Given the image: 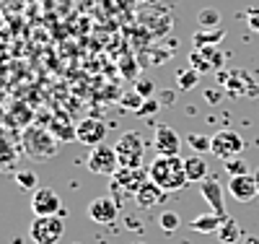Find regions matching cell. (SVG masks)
<instances>
[{
    "instance_id": "e0dca14e",
    "label": "cell",
    "mask_w": 259,
    "mask_h": 244,
    "mask_svg": "<svg viewBox=\"0 0 259 244\" xmlns=\"http://www.w3.org/2000/svg\"><path fill=\"white\" fill-rule=\"evenodd\" d=\"M239 236H241L239 224H236L233 218H223V224H221V229H218V239H221L223 244H233Z\"/></svg>"
},
{
    "instance_id": "83f0119b",
    "label": "cell",
    "mask_w": 259,
    "mask_h": 244,
    "mask_svg": "<svg viewBox=\"0 0 259 244\" xmlns=\"http://www.w3.org/2000/svg\"><path fill=\"white\" fill-rule=\"evenodd\" d=\"M246 244H259V241H256V239H249V241H246Z\"/></svg>"
},
{
    "instance_id": "5b68a950",
    "label": "cell",
    "mask_w": 259,
    "mask_h": 244,
    "mask_svg": "<svg viewBox=\"0 0 259 244\" xmlns=\"http://www.w3.org/2000/svg\"><path fill=\"white\" fill-rule=\"evenodd\" d=\"M244 148H246L244 138L239 135V132H233V130H221V132H215V135L210 138V153L215 159H223V161L239 159L244 153Z\"/></svg>"
},
{
    "instance_id": "277c9868",
    "label": "cell",
    "mask_w": 259,
    "mask_h": 244,
    "mask_svg": "<svg viewBox=\"0 0 259 244\" xmlns=\"http://www.w3.org/2000/svg\"><path fill=\"white\" fill-rule=\"evenodd\" d=\"M65 234V221L60 216H36L29 226L34 244H57Z\"/></svg>"
},
{
    "instance_id": "ba28073f",
    "label": "cell",
    "mask_w": 259,
    "mask_h": 244,
    "mask_svg": "<svg viewBox=\"0 0 259 244\" xmlns=\"http://www.w3.org/2000/svg\"><path fill=\"white\" fill-rule=\"evenodd\" d=\"M153 148L158 156H179L182 151V135L166 122H158L153 127Z\"/></svg>"
},
{
    "instance_id": "7a4b0ae2",
    "label": "cell",
    "mask_w": 259,
    "mask_h": 244,
    "mask_svg": "<svg viewBox=\"0 0 259 244\" xmlns=\"http://www.w3.org/2000/svg\"><path fill=\"white\" fill-rule=\"evenodd\" d=\"M114 151L119 159V169H140L145 159V141L138 130H127L117 138Z\"/></svg>"
},
{
    "instance_id": "3957f363",
    "label": "cell",
    "mask_w": 259,
    "mask_h": 244,
    "mask_svg": "<svg viewBox=\"0 0 259 244\" xmlns=\"http://www.w3.org/2000/svg\"><path fill=\"white\" fill-rule=\"evenodd\" d=\"M57 141L50 130L45 127H29L24 132V151L29 153V159H36V161H45L50 156L57 153Z\"/></svg>"
},
{
    "instance_id": "52a82bcc",
    "label": "cell",
    "mask_w": 259,
    "mask_h": 244,
    "mask_svg": "<svg viewBox=\"0 0 259 244\" xmlns=\"http://www.w3.org/2000/svg\"><path fill=\"white\" fill-rule=\"evenodd\" d=\"M106 132H109V127H106L104 120H99V117H85V120H80V122L75 125V141H78L80 146L94 148V146H101V143L106 141Z\"/></svg>"
},
{
    "instance_id": "6da1fadb",
    "label": "cell",
    "mask_w": 259,
    "mask_h": 244,
    "mask_svg": "<svg viewBox=\"0 0 259 244\" xmlns=\"http://www.w3.org/2000/svg\"><path fill=\"white\" fill-rule=\"evenodd\" d=\"M148 177L163 192H179L189 185L184 159H179V156H156L153 164L148 166Z\"/></svg>"
},
{
    "instance_id": "603a6c76",
    "label": "cell",
    "mask_w": 259,
    "mask_h": 244,
    "mask_svg": "<svg viewBox=\"0 0 259 244\" xmlns=\"http://www.w3.org/2000/svg\"><path fill=\"white\" fill-rule=\"evenodd\" d=\"M226 171H228L231 177H239V174H249V171H246V164H244L241 159H231V161H226Z\"/></svg>"
},
{
    "instance_id": "ffe728a7",
    "label": "cell",
    "mask_w": 259,
    "mask_h": 244,
    "mask_svg": "<svg viewBox=\"0 0 259 244\" xmlns=\"http://www.w3.org/2000/svg\"><path fill=\"white\" fill-rule=\"evenodd\" d=\"M36 174L31 171V169H21V171H16V185L21 187V190H36Z\"/></svg>"
},
{
    "instance_id": "ac0fdd59",
    "label": "cell",
    "mask_w": 259,
    "mask_h": 244,
    "mask_svg": "<svg viewBox=\"0 0 259 244\" xmlns=\"http://www.w3.org/2000/svg\"><path fill=\"white\" fill-rule=\"evenodd\" d=\"M223 37H226L223 29H218V31H197V34H194V47H197V50H202V47H215V44H218Z\"/></svg>"
},
{
    "instance_id": "30bf717a",
    "label": "cell",
    "mask_w": 259,
    "mask_h": 244,
    "mask_svg": "<svg viewBox=\"0 0 259 244\" xmlns=\"http://www.w3.org/2000/svg\"><path fill=\"white\" fill-rule=\"evenodd\" d=\"M150 180L148 177V169H119L114 177H112V187L117 190V192H133V195H138V190L145 185Z\"/></svg>"
},
{
    "instance_id": "2e32d148",
    "label": "cell",
    "mask_w": 259,
    "mask_h": 244,
    "mask_svg": "<svg viewBox=\"0 0 259 244\" xmlns=\"http://www.w3.org/2000/svg\"><path fill=\"white\" fill-rule=\"evenodd\" d=\"M221 224H223V218L218 213H205V216H197L192 221V231H197V234H218Z\"/></svg>"
},
{
    "instance_id": "9a60e30c",
    "label": "cell",
    "mask_w": 259,
    "mask_h": 244,
    "mask_svg": "<svg viewBox=\"0 0 259 244\" xmlns=\"http://www.w3.org/2000/svg\"><path fill=\"white\" fill-rule=\"evenodd\" d=\"M184 169H187V180L194 182V185H200L205 177L210 174V171H207V161L200 156V153H194V156L184 159Z\"/></svg>"
},
{
    "instance_id": "8fae6325",
    "label": "cell",
    "mask_w": 259,
    "mask_h": 244,
    "mask_svg": "<svg viewBox=\"0 0 259 244\" xmlns=\"http://www.w3.org/2000/svg\"><path fill=\"white\" fill-rule=\"evenodd\" d=\"M228 195L233 197L236 203H251L254 197L259 195L254 174H239V177H231V180H228Z\"/></svg>"
},
{
    "instance_id": "4fadbf2b",
    "label": "cell",
    "mask_w": 259,
    "mask_h": 244,
    "mask_svg": "<svg viewBox=\"0 0 259 244\" xmlns=\"http://www.w3.org/2000/svg\"><path fill=\"white\" fill-rule=\"evenodd\" d=\"M200 192H202V197L207 200V205L212 208V213H218L221 218H226V216H228V213H226V208H223V190H221L218 177L207 174L205 180L200 182Z\"/></svg>"
},
{
    "instance_id": "7402d4cb",
    "label": "cell",
    "mask_w": 259,
    "mask_h": 244,
    "mask_svg": "<svg viewBox=\"0 0 259 244\" xmlns=\"http://www.w3.org/2000/svg\"><path fill=\"white\" fill-rule=\"evenodd\" d=\"M187 143L192 146V151H210V138H205V135H189L187 138Z\"/></svg>"
},
{
    "instance_id": "8992f818",
    "label": "cell",
    "mask_w": 259,
    "mask_h": 244,
    "mask_svg": "<svg viewBox=\"0 0 259 244\" xmlns=\"http://www.w3.org/2000/svg\"><path fill=\"white\" fill-rule=\"evenodd\" d=\"M85 166H89L91 174H101V177H114L119 171V159H117V151L114 146H94L91 148V156L89 161H85Z\"/></svg>"
},
{
    "instance_id": "484cf974",
    "label": "cell",
    "mask_w": 259,
    "mask_h": 244,
    "mask_svg": "<svg viewBox=\"0 0 259 244\" xmlns=\"http://www.w3.org/2000/svg\"><path fill=\"white\" fill-rule=\"evenodd\" d=\"M138 91H140L143 96H148V94H150V83H148V81H140V83H138Z\"/></svg>"
},
{
    "instance_id": "7c38bea8",
    "label": "cell",
    "mask_w": 259,
    "mask_h": 244,
    "mask_svg": "<svg viewBox=\"0 0 259 244\" xmlns=\"http://www.w3.org/2000/svg\"><path fill=\"white\" fill-rule=\"evenodd\" d=\"M60 195L50 187H36L31 197V211L34 216H57L60 213Z\"/></svg>"
},
{
    "instance_id": "5bb4252c",
    "label": "cell",
    "mask_w": 259,
    "mask_h": 244,
    "mask_svg": "<svg viewBox=\"0 0 259 244\" xmlns=\"http://www.w3.org/2000/svg\"><path fill=\"white\" fill-rule=\"evenodd\" d=\"M168 192H163L156 182H145L140 190H138V195H135V200H138V205L143 208V211H148V208H153V205H158V203H163V197H166Z\"/></svg>"
},
{
    "instance_id": "d4e9b609",
    "label": "cell",
    "mask_w": 259,
    "mask_h": 244,
    "mask_svg": "<svg viewBox=\"0 0 259 244\" xmlns=\"http://www.w3.org/2000/svg\"><path fill=\"white\" fill-rule=\"evenodd\" d=\"M246 24H249L254 31H259V6H256V8L251 6V8L246 11Z\"/></svg>"
},
{
    "instance_id": "4316f807",
    "label": "cell",
    "mask_w": 259,
    "mask_h": 244,
    "mask_svg": "<svg viewBox=\"0 0 259 244\" xmlns=\"http://www.w3.org/2000/svg\"><path fill=\"white\" fill-rule=\"evenodd\" d=\"M254 180H256V190H259V166H256V171H254Z\"/></svg>"
},
{
    "instance_id": "cb8c5ba5",
    "label": "cell",
    "mask_w": 259,
    "mask_h": 244,
    "mask_svg": "<svg viewBox=\"0 0 259 244\" xmlns=\"http://www.w3.org/2000/svg\"><path fill=\"white\" fill-rule=\"evenodd\" d=\"M194 83H197V71H182L179 73V86L182 88H192Z\"/></svg>"
},
{
    "instance_id": "9c48e42d",
    "label": "cell",
    "mask_w": 259,
    "mask_h": 244,
    "mask_svg": "<svg viewBox=\"0 0 259 244\" xmlns=\"http://www.w3.org/2000/svg\"><path fill=\"white\" fill-rule=\"evenodd\" d=\"M85 213H89V218L94 221V224L109 226V224H114V218L119 213V203L114 200V197H109V195H101V197H94V200L89 203Z\"/></svg>"
},
{
    "instance_id": "d6986e66",
    "label": "cell",
    "mask_w": 259,
    "mask_h": 244,
    "mask_svg": "<svg viewBox=\"0 0 259 244\" xmlns=\"http://www.w3.org/2000/svg\"><path fill=\"white\" fill-rule=\"evenodd\" d=\"M158 224H161V229H163L166 234H171V231H177V229L182 226V218H179V213H174V211H163L161 218H158Z\"/></svg>"
},
{
    "instance_id": "44dd1931",
    "label": "cell",
    "mask_w": 259,
    "mask_h": 244,
    "mask_svg": "<svg viewBox=\"0 0 259 244\" xmlns=\"http://www.w3.org/2000/svg\"><path fill=\"white\" fill-rule=\"evenodd\" d=\"M221 24V13L218 11H212V8H202L200 11V26L202 29H215Z\"/></svg>"
}]
</instances>
